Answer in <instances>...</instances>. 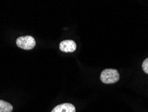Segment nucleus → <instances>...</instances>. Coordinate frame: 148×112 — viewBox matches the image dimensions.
I'll return each mask as SVG.
<instances>
[{
  "label": "nucleus",
  "mask_w": 148,
  "mask_h": 112,
  "mask_svg": "<svg viewBox=\"0 0 148 112\" xmlns=\"http://www.w3.org/2000/svg\"><path fill=\"white\" fill-rule=\"evenodd\" d=\"M51 112H75V107L73 104L66 103L56 106Z\"/></svg>",
  "instance_id": "obj_4"
},
{
  "label": "nucleus",
  "mask_w": 148,
  "mask_h": 112,
  "mask_svg": "<svg viewBox=\"0 0 148 112\" xmlns=\"http://www.w3.org/2000/svg\"><path fill=\"white\" fill-rule=\"evenodd\" d=\"M77 45L73 40H66L61 42L60 44V49L64 52H73L76 50Z\"/></svg>",
  "instance_id": "obj_3"
},
{
  "label": "nucleus",
  "mask_w": 148,
  "mask_h": 112,
  "mask_svg": "<svg viewBox=\"0 0 148 112\" xmlns=\"http://www.w3.org/2000/svg\"><path fill=\"white\" fill-rule=\"evenodd\" d=\"M12 111L13 106L12 104L0 99V112H12Z\"/></svg>",
  "instance_id": "obj_5"
},
{
  "label": "nucleus",
  "mask_w": 148,
  "mask_h": 112,
  "mask_svg": "<svg viewBox=\"0 0 148 112\" xmlns=\"http://www.w3.org/2000/svg\"><path fill=\"white\" fill-rule=\"evenodd\" d=\"M142 69L143 70V72L148 74V58H147L145 60L143 61L142 63Z\"/></svg>",
  "instance_id": "obj_6"
},
{
  "label": "nucleus",
  "mask_w": 148,
  "mask_h": 112,
  "mask_svg": "<svg viewBox=\"0 0 148 112\" xmlns=\"http://www.w3.org/2000/svg\"><path fill=\"white\" fill-rule=\"evenodd\" d=\"M16 45L18 47L24 50L33 49L36 46V40L33 36H20L16 40Z\"/></svg>",
  "instance_id": "obj_2"
},
{
  "label": "nucleus",
  "mask_w": 148,
  "mask_h": 112,
  "mask_svg": "<svg viewBox=\"0 0 148 112\" xmlns=\"http://www.w3.org/2000/svg\"><path fill=\"white\" fill-rule=\"evenodd\" d=\"M100 79L105 84H113L119 80V74L115 69H106L101 72Z\"/></svg>",
  "instance_id": "obj_1"
}]
</instances>
